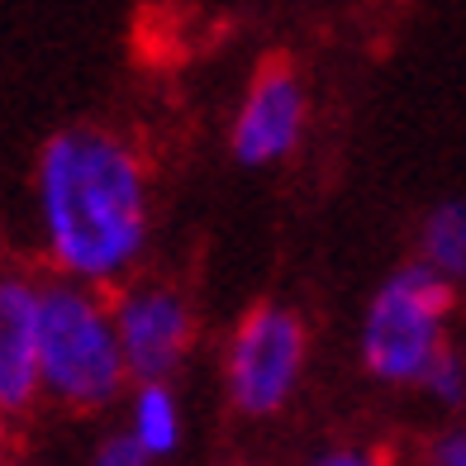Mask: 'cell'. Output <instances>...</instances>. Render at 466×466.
<instances>
[{"mask_svg":"<svg viewBox=\"0 0 466 466\" xmlns=\"http://www.w3.org/2000/svg\"><path fill=\"white\" fill-rule=\"evenodd\" d=\"M38 238L57 277L119 286L153 238V196L138 147L100 124L57 129L34 167Z\"/></svg>","mask_w":466,"mask_h":466,"instance_id":"1","label":"cell"},{"mask_svg":"<svg viewBox=\"0 0 466 466\" xmlns=\"http://www.w3.org/2000/svg\"><path fill=\"white\" fill-rule=\"evenodd\" d=\"M38 376L44 400L76 414L110 410L129 390L115 309L100 286L53 277L38 295Z\"/></svg>","mask_w":466,"mask_h":466,"instance_id":"2","label":"cell"},{"mask_svg":"<svg viewBox=\"0 0 466 466\" xmlns=\"http://www.w3.org/2000/svg\"><path fill=\"white\" fill-rule=\"evenodd\" d=\"M457 290L423 262L390 271L362 314V367L386 390H419L438 352L452 343Z\"/></svg>","mask_w":466,"mask_h":466,"instance_id":"3","label":"cell"},{"mask_svg":"<svg viewBox=\"0 0 466 466\" xmlns=\"http://www.w3.org/2000/svg\"><path fill=\"white\" fill-rule=\"evenodd\" d=\"M309 329L286 305H252L224 348V400L238 419H277L300 395Z\"/></svg>","mask_w":466,"mask_h":466,"instance_id":"4","label":"cell"},{"mask_svg":"<svg viewBox=\"0 0 466 466\" xmlns=\"http://www.w3.org/2000/svg\"><path fill=\"white\" fill-rule=\"evenodd\" d=\"M115 333L129 380H172L196 348V314L186 295L162 281H134L115 300Z\"/></svg>","mask_w":466,"mask_h":466,"instance_id":"5","label":"cell"},{"mask_svg":"<svg viewBox=\"0 0 466 466\" xmlns=\"http://www.w3.org/2000/svg\"><path fill=\"white\" fill-rule=\"evenodd\" d=\"M305 124H309V91L300 72L286 67V62H267L252 76L248 96L238 100V115L228 124V153L248 172L281 167L305 143Z\"/></svg>","mask_w":466,"mask_h":466,"instance_id":"6","label":"cell"},{"mask_svg":"<svg viewBox=\"0 0 466 466\" xmlns=\"http://www.w3.org/2000/svg\"><path fill=\"white\" fill-rule=\"evenodd\" d=\"M38 295L29 271H0V419H25L44 400L38 376Z\"/></svg>","mask_w":466,"mask_h":466,"instance_id":"7","label":"cell"},{"mask_svg":"<svg viewBox=\"0 0 466 466\" xmlns=\"http://www.w3.org/2000/svg\"><path fill=\"white\" fill-rule=\"evenodd\" d=\"M138 448L153 457V461H167L181 452L186 442V414H181V400L172 390V380H134L129 390V423H124Z\"/></svg>","mask_w":466,"mask_h":466,"instance_id":"8","label":"cell"},{"mask_svg":"<svg viewBox=\"0 0 466 466\" xmlns=\"http://www.w3.org/2000/svg\"><path fill=\"white\" fill-rule=\"evenodd\" d=\"M419 262L452 290H466V200H442L423 215Z\"/></svg>","mask_w":466,"mask_h":466,"instance_id":"9","label":"cell"},{"mask_svg":"<svg viewBox=\"0 0 466 466\" xmlns=\"http://www.w3.org/2000/svg\"><path fill=\"white\" fill-rule=\"evenodd\" d=\"M419 390L429 395L438 410H461L466 405V352L448 343L438 352V362L429 367V376H423Z\"/></svg>","mask_w":466,"mask_h":466,"instance_id":"10","label":"cell"},{"mask_svg":"<svg viewBox=\"0 0 466 466\" xmlns=\"http://www.w3.org/2000/svg\"><path fill=\"white\" fill-rule=\"evenodd\" d=\"M96 461H100V466H147L153 457L138 448V438H134L129 429H115V433L96 448Z\"/></svg>","mask_w":466,"mask_h":466,"instance_id":"11","label":"cell"},{"mask_svg":"<svg viewBox=\"0 0 466 466\" xmlns=\"http://www.w3.org/2000/svg\"><path fill=\"white\" fill-rule=\"evenodd\" d=\"M429 461H433V466H466V423H461V429H448V433L433 438Z\"/></svg>","mask_w":466,"mask_h":466,"instance_id":"12","label":"cell"},{"mask_svg":"<svg viewBox=\"0 0 466 466\" xmlns=\"http://www.w3.org/2000/svg\"><path fill=\"white\" fill-rule=\"evenodd\" d=\"M314 466H367V448H357V442H338V448H319L309 457Z\"/></svg>","mask_w":466,"mask_h":466,"instance_id":"13","label":"cell"}]
</instances>
